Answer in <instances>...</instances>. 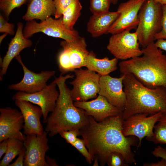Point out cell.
I'll return each instance as SVG.
<instances>
[{"mask_svg":"<svg viewBox=\"0 0 166 166\" xmlns=\"http://www.w3.org/2000/svg\"><path fill=\"white\" fill-rule=\"evenodd\" d=\"M122 115L108 117L100 122L89 116L88 123L79 130L86 148L93 159L102 165L106 164L109 154L121 153L128 164H136L132 147H137L139 140L133 136H125L122 133Z\"/></svg>","mask_w":166,"mask_h":166,"instance_id":"6da1fadb","label":"cell"},{"mask_svg":"<svg viewBox=\"0 0 166 166\" xmlns=\"http://www.w3.org/2000/svg\"><path fill=\"white\" fill-rule=\"evenodd\" d=\"M74 75L61 74L53 81L58 88L59 95L55 107L48 116L45 130L49 136H53L64 131L80 130L89 122V116L83 109L76 107L71 97L70 90L66 81Z\"/></svg>","mask_w":166,"mask_h":166,"instance_id":"7a4b0ae2","label":"cell"},{"mask_svg":"<svg viewBox=\"0 0 166 166\" xmlns=\"http://www.w3.org/2000/svg\"><path fill=\"white\" fill-rule=\"evenodd\" d=\"M142 54L119 64L121 74L131 73L146 87H166V55L155 42L141 49Z\"/></svg>","mask_w":166,"mask_h":166,"instance_id":"3957f363","label":"cell"},{"mask_svg":"<svg viewBox=\"0 0 166 166\" xmlns=\"http://www.w3.org/2000/svg\"><path fill=\"white\" fill-rule=\"evenodd\" d=\"M124 75L123 83L126 97L122 117L125 120L130 116L145 113L152 115L158 113L166 114V87L148 88L132 74Z\"/></svg>","mask_w":166,"mask_h":166,"instance_id":"277c9868","label":"cell"},{"mask_svg":"<svg viewBox=\"0 0 166 166\" xmlns=\"http://www.w3.org/2000/svg\"><path fill=\"white\" fill-rule=\"evenodd\" d=\"M162 15V5L154 0H146L141 7L135 32L140 45L143 48L156 40V35L161 30Z\"/></svg>","mask_w":166,"mask_h":166,"instance_id":"5b68a950","label":"cell"},{"mask_svg":"<svg viewBox=\"0 0 166 166\" xmlns=\"http://www.w3.org/2000/svg\"><path fill=\"white\" fill-rule=\"evenodd\" d=\"M63 50L58 59L59 69L62 75L85 67L89 52L85 38L80 37L72 41L63 40L60 43Z\"/></svg>","mask_w":166,"mask_h":166,"instance_id":"8992f818","label":"cell"},{"mask_svg":"<svg viewBox=\"0 0 166 166\" xmlns=\"http://www.w3.org/2000/svg\"><path fill=\"white\" fill-rule=\"evenodd\" d=\"M73 72L75 78L70 82L73 86L70 94L73 101H87L96 98L100 90L101 76L87 69L81 68Z\"/></svg>","mask_w":166,"mask_h":166,"instance_id":"52a82bcc","label":"cell"},{"mask_svg":"<svg viewBox=\"0 0 166 166\" xmlns=\"http://www.w3.org/2000/svg\"><path fill=\"white\" fill-rule=\"evenodd\" d=\"M39 32L68 42L74 40L80 37L77 30H69L64 26L62 16L57 19L50 17L40 23L34 20L27 21L23 30V36L26 38Z\"/></svg>","mask_w":166,"mask_h":166,"instance_id":"ba28073f","label":"cell"},{"mask_svg":"<svg viewBox=\"0 0 166 166\" xmlns=\"http://www.w3.org/2000/svg\"><path fill=\"white\" fill-rule=\"evenodd\" d=\"M164 114L158 113L148 116V113H143L132 115L123 120L122 133L125 136H133L137 137L139 141L137 147L139 148L144 137L150 141L153 134L155 124Z\"/></svg>","mask_w":166,"mask_h":166,"instance_id":"9c48e42d","label":"cell"},{"mask_svg":"<svg viewBox=\"0 0 166 166\" xmlns=\"http://www.w3.org/2000/svg\"><path fill=\"white\" fill-rule=\"evenodd\" d=\"M125 30L112 34L107 48L118 59L125 60L142 55L136 33Z\"/></svg>","mask_w":166,"mask_h":166,"instance_id":"30bf717a","label":"cell"},{"mask_svg":"<svg viewBox=\"0 0 166 166\" xmlns=\"http://www.w3.org/2000/svg\"><path fill=\"white\" fill-rule=\"evenodd\" d=\"M56 84L53 81L42 90L33 93L18 91L13 97V99L25 100L37 105L42 112L43 122L46 123L49 113L54 109L59 95Z\"/></svg>","mask_w":166,"mask_h":166,"instance_id":"8fae6325","label":"cell"},{"mask_svg":"<svg viewBox=\"0 0 166 166\" xmlns=\"http://www.w3.org/2000/svg\"><path fill=\"white\" fill-rule=\"evenodd\" d=\"M146 0H128L120 3L117 11L119 14L109 29L112 34L124 30L136 29L139 22L138 13Z\"/></svg>","mask_w":166,"mask_h":166,"instance_id":"7c38bea8","label":"cell"},{"mask_svg":"<svg viewBox=\"0 0 166 166\" xmlns=\"http://www.w3.org/2000/svg\"><path fill=\"white\" fill-rule=\"evenodd\" d=\"M48 134L44 131L41 134L26 136L24 142L26 149L24 166H48L45 160V154L49 148Z\"/></svg>","mask_w":166,"mask_h":166,"instance_id":"4fadbf2b","label":"cell"},{"mask_svg":"<svg viewBox=\"0 0 166 166\" xmlns=\"http://www.w3.org/2000/svg\"><path fill=\"white\" fill-rule=\"evenodd\" d=\"M24 121L20 111L10 107L0 109V142L9 138H14L23 142L26 136L21 130Z\"/></svg>","mask_w":166,"mask_h":166,"instance_id":"5bb4252c","label":"cell"},{"mask_svg":"<svg viewBox=\"0 0 166 166\" xmlns=\"http://www.w3.org/2000/svg\"><path fill=\"white\" fill-rule=\"evenodd\" d=\"M22 66L24 76L19 82L9 86V89L33 93L39 91L46 86L48 81L55 74L54 70L42 71L39 73L29 70L23 62L19 54L15 57Z\"/></svg>","mask_w":166,"mask_h":166,"instance_id":"9a60e30c","label":"cell"},{"mask_svg":"<svg viewBox=\"0 0 166 166\" xmlns=\"http://www.w3.org/2000/svg\"><path fill=\"white\" fill-rule=\"evenodd\" d=\"M124 77L122 74L119 78L112 77L109 75L101 76L98 93V95L104 97L122 112L126 101L125 94L123 89Z\"/></svg>","mask_w":166,"mask_h":166,"instance_id":"2e32d148","label":"cell"},{"mask_svg":"<svg viewBox=\"0 0 166 166\" xmlns=\"http://www.w3.org/2000/svg\"><path fill=\"white\" fill-rule=\"evenodd\" d=\"M74 104L84 110L88 116H92L98 122L110 117L122 115V111L99 95L92 101L74 102Z\"/></svg>","mask_w":166,"mask_h":166,"instance_id":"e0dca14e","label":"cell"},{"mask_svg":"<svg viewBox=\"0 0 166 166\" xmlns=\"http://www.w3.org/2000/svg\"><path fill=\"white\" fill-rule=\"evenodd\" d=\"M14 101L23 117L24 134L26 136L32 134H42L44 131L41 122L42 112L40 107L26 101L16 100Z\"/></svg>","mask_w":166,"mask_h":166,"instance_id":"ac0fdd59","label":"cell"},{"mask_svg":"<svg viewBox=\"0 0 166 166\" xmlns=\"http://www.w3.org/2000/svg\"><path fill=\"white\" fill-rule=\"evenodd\" d=\"M23 27V25L22 22L18 23L15 35L11 40L9 45L8 50L0 64L1 68L0 73V81L2 80L3 76L6 74L12 59L19 55L22 50L30 47L32 45V42L30 40L24 36Z\"/></svg>","mask_w":166,"mask_h":166,"instance_id":"d6986e66","label":"cell"},{"mask_svg":"<svg viewBox=\"0 0 166 166\" xmlns=\"http://www.w3.org/2000/svg\"><path fill=\"white\" fill-rule=\"evenodd\" d=\"M119 12L109 11L104 13L93 14L87 24V30L93 38L108 33V31L119 15Z\"/></svg>","mask_w":166,"mask_h":166,"instance_id":"ffe728a7","label":"cell"},{"mask_svg":"<svg viewBox=\"0 0 166 166\" xmlns=\"http://www.w3.org/2000/svg\"><path fill=\"white\" fill-rule=\"evenodd\" d=\"M56 8L53 0H32L22 19L29 21L34 19L42 21L54 15Z\"/></svg>","mask_w":166,"mask_h":166,"instance_id":"44dd1931","label":"cell"},{"mask_svg":"<svg viewBox=\"0 0 166 166\" xmlns=\"http://www.w3.org/2000/svg\"><path fill=\"white\" fill-rule=\"evenodd\" d=\"M118 62V59L116 57L110 60L108 57L98 58L95 53L91 51L89 53L85 67L97 73L101 76H105L117 69Z\"/></svg>","mask_w":166,"mask_h":166,"instance_id":"7402d4cb","label":"cell"},{"mask_svg":"<svg viewBox=\"0 0 166 166\" xmlns=\"http://www.w3.org/2000/svg\"><path fill=\"white\" fill-rule=\"evenodd\" d=\"M82 6L79 0H73L62 13V21L68 29L73 30V26L81 15Z\"/></svg>","mask_w":166,"mask_h":166,"instance_id":"603a6c76","label":"cell"},{"mask_svg":"<svg viewBox=\"0 0 166 166\" xmlns=\"http://www.w3.org/2000/svg\"><path fill=\"white\" fill-rule=\"evenodd\" d=\"M24 147L23 141L14 138L8 139L7 149L0 162V166H9L13 159L18 155Z\"/></svg>","mask_w":166,"mask_h":166,"instance_id":"cb8c5ba5","label":"cell"},{"mask_svg":"<svg viewBox=\"0 0 166 166\" xmlns=\"http://www.w3.org/2000/svg\"><path fill=\"white\" fill-rule=\"evenodd\" d=\"M153 135L150 141L156 144H166V114H164L155 125Z\"/></svg>","mask_w":166,"mask_h":166,"instance_id":"d4e9b609","label":"cell"},{"mask_svg":"<svg viewBox=\"0 0 166 166\" xmlns=\"http://www.w3.org/2000/svg\"><path fill=\"white\" fill-rule=\"evenodd\" d=\"M27 0H0V9L8 19L10 13L16 8L25 4Z\"/></svg>","mask_w":166,"mask_h":166,"instance_id":"484cf974","label":"cell"},{"mask_svg":"<svg viewBox=\"0 0 166 166\" xmlns=\"http://www.w3.org/2000/svg\"><path fill=\"white\" fill-rule=\"evenodd\" d=\"M111 0H90V10L93 14H99L109 10Z\"/></svg>","mask_w":166,"mask_h":166,"instance_id":"4316f807","label":"cell"},{"mask_svg":"<svg viewBox=\"0 0 166 166\" xmlns=\"http://www.w3.org/2000/svg\"><path fill=\"white\" fill-rule=\"evenodd\" d=\"M106 164L109 166H128L123 155L117 152L110 153L108 156Z\"/></svg>","mask_w":166,"mask_h":166,"instance_id":"83f0119b","label":"cell"},{"mask_svg":"<svg viewBox=\"0 0 166 166\" xmlns=\"http://www.w3.org/2000/svg\"><path fill=\"white\" fill-rule=\"evenodd\" d=\"M73 146L85 158L88 163L89 164L92 163L94 159L88 150L83 139L77 138Z\"/></svg>","mask_w":166,"mask_h":166,"instance_id":"f1b7e54d","label":"cell"},{"mask_svg":"<svg viewBox=\"0 0 166 166\" xmlns=\"http://www.w3.org/2000/svg\"><path fill=\"white\" fill-rule=\"evenodd\" d=\"M59 134L64 138L67 142L73 146L80 134L79 130L73 129L70 130L64 131Z\"/></svg>","mask_w":166,"mask_h":166,"instance_id":"f546056e","label":"cell"},{"mask_svg":"<svg viewBox=\"0 0 166 166\" xmlns=\"http://www.w3.org/2000/svg\"><path fill=\"white\" fill-rule=\"evenodd\" d=\"M56 8L54 15L55 18H58L62 16L64 10L70 3L73 0H53Z\"/></svg>","mask_w":166,"mask_h":166,"instance_id":"4dcf8cb0","label":"cell"},{"mask_svg":"<svg viewBox=\"0 0 166 166\" xmlns=\"http://www.w3.org/2000/svg\"><path fill=\"white\" fill-rule=\"evenodd\" d=\"M161 30L155 36V40L166 39V4L162 5V15L161 20Z\"/></svg>","mask_w":166,"mask_h":166,"instance_id":"1f68e13d","label":"cell"},{"mask_svg":"<svg viewBox=\"0 0 166 166\" xmlns=\"http://www.w3.org/2000/svg\"><path fill=\"white\" fill-rule=\"evenodd\" d=\"M14 25L8 23L0 14V32L7 33L10 35H13L14 33Z\"/></svg>","mask_w":166,"mask_h":166,"instance_id":"d6a6232c","label":"cell"},{"mask_svg":"<svg viewBox=\"0 0 166 166\" xmlns=\"http://www.w3.org/2000/svg\"><path fill=\"white\" fill-rule=\"evenodd\" d=\"M152 154L157 158L160 157L166 160V148L159 145L154 148L152 152Z\"/></svg>","mask_w":166,"mask_h":166,"instance_id":"836d02e7","label":"cell"},{"mask_svg":"<svg viewBox=\"0 0 166 166\" xmlns=\"http://www.w3.org/2000/svg\"><path fill=\"white\" fill-rule=\"evenodd\" d=\"M25 152L26 149L24 147L18 155V156L16 160L14 163L10 164L9 166H24Z\"/></svg>","mask_w":166,"mask_h":166,"instance_id":"e575fe53","label":"cell"},{"mask_svg":"<svg viewBox=\"0 0 166 166\" xmlns=\"http://www.w3.org/2000/svg\"><path fill=\"white\" fill-rule=\"evenodd\" d=\"M8 139L4 140L0 143V158L6 152L8 148Z\"/></svg>","mask_w":166,"mask_h":166,"instance_id":"d590c367","label":"cell"},{"mask_svg":"<svg viewBox=\"0 0 166 166\" xmlns=\"http://www.w3.org/2000/svg\"><path fill=\"white\" fill-rule=\"evenodd\" d=\"M155 44L157 47L166 51V39H157Z\"/></svg>","mask_w":166,"mask_h":166,"instance_id":"8d00e7d4","label":"cell"},{"mask_svg":"<svg viewBox=\"0 0 166 166\" xmlns=\"http://www.w3.org/2000/svg\"><path fill=\"white\" fill-rule=\"evenodd\" d=\"M143 166H166V160L162 159L157 162L146 163L143 164Z\"/></svg>","mask_w":166,"mask_h":166,"instance_id":"74e56055","label":"cell"},{"mask_svg":"<svg viewBox=\"0 0 166 166\" xmlns=\"http://www.w3.org/2000/svg\"><path fill=\"white\" fill-rule=\"evenodd\" d=\"M45 160L48 166H58L55 159H52L48 156L46 155Z\"/></svg>","mask_w":166,"mask_h":166,"instance_id":"f35d334b","label":"cell"},{"mask_svg":"<svg viewBox=\"0 0 166 166\" xmlns=\"http://www.w3.org/2000/svg\"><path fill=\"white\" fill-rule=\"evenodd\" d=\"M154 1L162 5L166 4V0H154Z\"/></svg>","mask_w":166,"mask_h":166,"instance_id":"ab89813d","label":"cell"},{"mask_svg":"<svg viewBox=\"0 0 166 166\" xmlns=\"http://www.w3.org/2000/svg\"><path fill=\"white\" fill-rule=\"evenodd\" d=\"M8 34V33H5L3 35H1L0 37V43H1V42L2 41L4 38L7 36Z\"/></svg>","mask_w":166,"mask_h":166,"instance_id":"60d3db41","label":"cell"},{"mask_svg":"<svg viewBox=\"0 0 166 166\" xmlns=\"http://www.w3.org/2000/svg\"><path fill=\"white\" fill-rule=\"evenodd\" d=\"M111 1L112 3L113 4H116L117 3L118 0H111Z\"/></svg>","mask_w":166,"mask_h":166,"instance_id":"b9f144b4","label":"cell"},{"mask_svg":"<svg viewBox=\"0 0 166 166\" xmlns=\"http://www.w3.org/2000/svg\"><path fill=\"white\" fill-rule=\"evenodd\" d=\"M28 0V2L29 3H30V2L32 0Z\"/></svg>","mask_w":166,"mask_h":166,"instance_id":"7bdbcfd3","label":"cell"}]
</instances>
